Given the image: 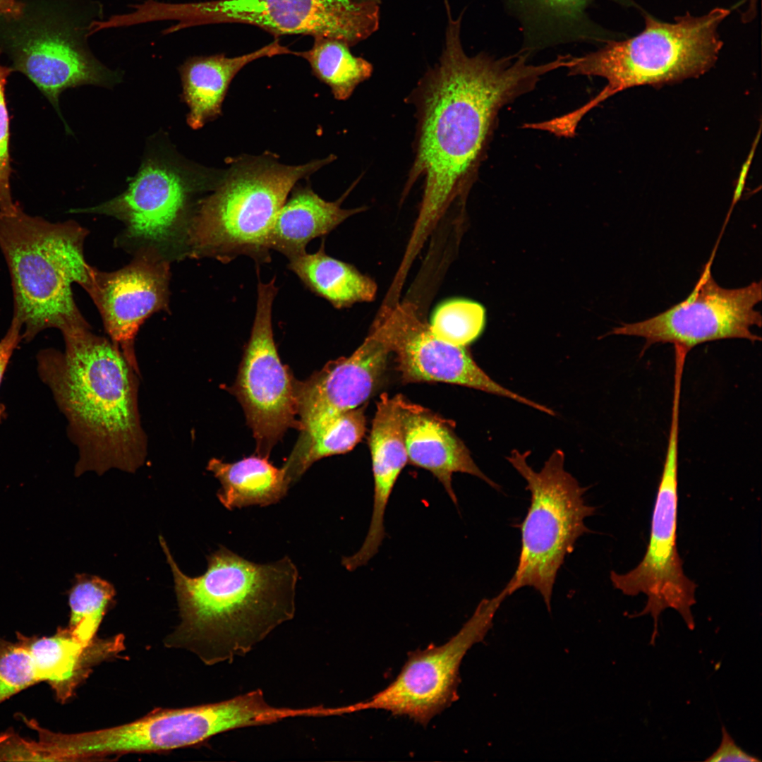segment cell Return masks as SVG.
I'll return each mask as SVG.
<instances>
[{
	"instance_id": "cell-18",
	"label": "cell",
	"mask_w": 762,
	"mask_h": 762,
	"mask_svg": "<svg viewBox=\"0 0 762 762\" xmlns=\"http://www.w3.org/2000/svg\"><path fill=\"white\" fill-rule=\"evenodd\" d=\"M391 352L382 330L373 325L351 356L329 361L303 381L296 380L299 430L361 406L378 385Z\"/></svg>"
},
{
	"instance_id": "cell-26",
	"label": "cell",
	"mask_w": 762,
	"mask_h": 762,
	"mask_svg": "<svg viewBox=\"0 0 762 762\" xmlns=\"http://www.w3.org/2000/svg\"><path fill=\"white\" fill-rule=\"evenodd\" d=\"M288 268L310 291L337 308L371 301L376 295L375 282L354 266L327 255L323 242L317 252L290 260Z\"/></svg>"
},
{
	"instance_id": "cell-25",
	"label": "cell",
	"mask_w": 762,
	"mask_h": 762,
	"mask_svg": "<svg viewBox=\"0 0 762 762\" xmlns=\"http://www.w3.org/2000/svg\"><path fill=\"white\" fill-rule=\"evenodd\" d=\"M207 469L220 482L222 487L217 495L229 510L277 503L286 496L291 484L283 467L274 466L268 457L258 454L233 463L213 458Z\"/></svg>"
},
{
	"instance_id": "cell-1",
	"label": "cell",
	"mask_w": 762,
	"mask_h": 762,
	"mask_svg": "<svg viewBox=\"0 0 762 762\" xmlns=\"http://www.w3.org/2000/svg\"><path fill=\"white\" fill-rule=\"evenodd\" d=\"M448 23L439 62L416 90V150L407 187L423 177L419 214L408 248L418 251L456 197L476 180L500 109L533 90L540 78L561 68L557 58L531 64L529 54L468 56L461 45V15L447 8Z\"/></svg>"
},
{
	"instance_id": "cell-28",
	"label": "cell",
	"mask_w": 762,
	"mask_h": 762,
	"mask_svg": "<svg viewBox=\"0 0 762 762\" xmlns=\"http://www.w3.org/2000/svg\"><path fill=\"white\" fill-rule=\"evenodd\" d=\"M314 38L309 50L293 52L292 54L308 62L313 74L329 87L335 99H347L360 83L371 76L372 64L353 55L350 46L344 41L323 37Z\"/></svg>"
},
{
	"instance_id": "cell-20",
	"label": "cell",
	"mask_w": 762,
	"mask_h": 762,
	"mask_svg": "<svg viewBox=\"0 0 762 762\" xmlns=\"http://www.w3.org/2000/svg\"><path fill=\"white\" fill-rule=\"evenodd\" d=\"M17 634L27 646L39 682L48 683L63 703L73 696L96 665L125 648L123 634L105 639L95 636L88 643L80 641L68 627H58L51 636Z\"/></svg>"
},
{
	"instance_id": "cell-35",
	"label": "cell",
	"mask_w": 762,
	"mask_h": 762,
	"mask_svg": "<svg viewBox=\"0 0 762 762\" xmlns=\"http://www.w3.org/2000/svg\"><path fill=\"white\" fill-rule=\"evenodd\" d=\"M23 8L22 1L0 0V17H17L21 14Z\"/></svg>"
},
{
	"instance_id": "cell-37",
	"label": "cell",
	"mask_w": 762,
	"mask_h": 762,
	"mask_svg": "<svg viewBox=\"0 0 762 762\" xmlns=\"http://www.w3.org/2000/svg\"><path fill=\"white\" fill-rule=\"evenodd\" d=\"M353 1H354L356 2H358V3L373 4H377V5H379L380 1H381V0H353Z\"/></svg>"
},
{
	"instance_id": "cell-17",
	"label": "cell",
	"mask_w": 762,
	"mask_h": 762,
	"mask_svg": "<svg viewBox=\"0 0 762 762\" xmlns=\"http://www.w3.org/2000/svg\"><path fill=\"white\" fill-rule=\"evenodd\" d=\"M147 248L128 265L113 272L92 267L85 290L98 308L106 331L128 363L139 372L134 351L144 321L168 305L169 265Z\"/></svg>"
},
{
	"instance_id": "cell-9",
	"label": "cell",
	"mask_w": 762,
	"mask_h": 762,
	"mask_svg": "<svg viewBox=\"0 0 762 762\" xmlns=\"http://www.w3.org/2000/svg\"><path fill=\"white\" fill-rule=\"evenodd\" d=\"M151 21L176 20L163 31L171 34L201 25L238 23L274 35L303 34L337 39L350 47L379 27V5L353 0H211L171 4L152 1Z\"/></svg>"
},
{
	"instance_id": "cell-14",
	"label": "cell",
	"mask_w": 762,
	"mask_h": 762,
	"mask_svg": "<svg viewBox=\"0 0 762 762\" xmlns=\"http://www.w3.org/2000/svg\"><path fill=\"white\" fill-rule=\"evenodd\" d=\"M277 290L275 278L266 283L259 279L250 336L236 380L229 389L243 407L257 454L268 458L289 428L300 429L296 380L282 363L274 340L272 314Z\"/></svg>"
},
{
	"instance_id": "cell-5",
	"label": "cell",
	"mask_w": 762,
	"mask_h": 762,
	"mask_svg": "<svg viewBox=\"0 0 762 762\" xmlns=\"http://www.w3.org/2000/svg\"><path fill=\"white\" fill-rule=\"evenodd\" d=\"M335 158L299 165L282 164L272 152L229 159L219 183L198 201L190 219L185 236L189 254L223 263L240 255L256 265L270 262V234L291 190Z\"/></svg>"
},
{
	"instance_id": "cell-23",
	"label": "cell",
	"mask_w": 762,
	"mask_h": 762,
	"mask_svg": "<svg viewBox=\"0 0 762 762\" xmlns=\"http://www.w3.org/2000/svg\"><path fill=\"white\" fill-rule=\"evenodd\" d=\"M293 51L277 40L241 56L224 54L193 56L179 67L183 95L189 108L187 123L194 130L222 114V104L236 75L247 64L263 57L292 54Z\"/></svg>"
},
{
	"instance_id": "cell-21",
	"label": "cell",
	"mask_w": 762,
	"mask_h": 762,
	"mask_svg": "<svg viewBox=\"0 0 762 762\" xmlns=\"http://www.w3.org/2000/svg\"><path fill=\"white\" fill-rule=\"evenodd\" d=\"M595 0H502L519 23L523 34L520 50L532 52L575 42L605 44L620 37L603 28L587 14ZM631 5V0H611Z\"/></svg>"
},
{
	"instance_id": "cell-16",
	"label": "cell",
	"mask_w": 762,
	"mask_h": 762,
	"mask_svg": "<svg viewBox=\"0 0 762 762\" xmlns=\"http://www.w3.org/2000/svg\"><path fill=\"white\" fill-rule=\"evenodd\" d=\"M384 333L396 355L404 383L440 382L461 385L514 400L550 414L548 406L533 401L493 380L465 347L437 339L412 305L384 309L374 322Z\"/></svg>"
},
{
	"instance_id": "cell-24",
	"label": "cell",
	"mask_w": 762,
	"mask_h": 762,
	"mask_svg": "<svg viewBox=\"0 0 762 762\" xmlns=\"http://www.w3.org/2000/svg\"><path fill=\"white\" fill-rule=\"evenodd\" d=\"M289 194L277 214L269 238L270 250L283 254L289 260L305 253L311 240L329 234L363 210L342 208L344 197L334 202L326 201L310 185L297 183Z\"/></svg>"
},
{
	"instance_id": "cell-30",
	"label": "cell",
	"mask_w": 762,
	"mask_h": 762,
	"mask_svg": "<svg viewBox=\"0 0 762 762\" xmlns=\"http://www.w3.org/2000/svg\"><path fill=\"white\" fill-rule=\"evenodd\" d=\"M485 320V310L480 303L455 298L445 301L436 308L429 326L437 339L453 346L464 347L481 334Z\"/></svg>"
},
{
	"instance_id": "cell-11",
	"label": "cell",
	"mask_w": 762,
	"mask_h": 762,
	"mask_svg": "<svg viewBox=\"0 0 762 762\" xmlns=\"http://www.w3.org/2000/svg\"><path fill=\"white\" fill-rule=\"evenodd\" d=\"M679 415L674 411L667 447L651 523L648 545L642 560L625 574L610 573L614 587L630 596L643 593V609L631 617L650 615L653 619L651 641L658 634L660 614L675 610L690 630L695 628L691 610L696 603V583L684 572L683 561L677 548L678 507V443Z\"/></svg>"
},
{
	"instance_id": "cell-32",
	"label": "cell",
	"mask_w": 762,
	"mask_h": 762,
	"mask_svg": "<svg viewBox=\"0 0 762 762\" xmlns=\"http://www.w3.org/2000/svg\"><path fill=\"white\" fill-rule=\"evenodd\" d=\"M1 53L0 49V55ZM13 72L11 67L0 64V211L8 214L16 212L20 206L14 202L11 193L10 116L6 95L8 78Z\"/></svg>"
},
{
	"instance_id": "cell-36",
	"label": "cell",
	"mask_w": 762,
	"mask_h": 762,
	"mask_svg": "<svg viewBox=\"0 0 762 762\" xmlns=\"http://www.w3.org/2000/svg\"><path fill=\"white\" fill-rule=\"evenodd\" d=\"M757 1L758 0H749L750 3L749 8L742 16L744 23H748L752 20L756 16Z\"/></svg>"
},
{
	"instance_id": "cell-6",
	"label": "cell",
	"mask_w": 762,
	"mask_h": 762,
	"mask_svg": "<svg viewBox=\"0 0 762 762\" xmlns=\"http://www.w3.org/2000/svg\"><path fill=\"white\" fill-rule=\"evenodd\" d=\"M730 11L715 8L701 16L689 12L674 23L644 13L645 27L626 40H611L598 50L571 56L570 75L599 76L607 85L592 100L564 114L567 126L575 129L593 108L613 95L640 85L661 86L698 77L717 61L723 42L718 28Z\"/></svg>"
},
{
	"instance_id": "cell-4",
	"label": "cell",
	"mask_w": 762,
	"mask_h": 762,
	"mask_svg": "<svg viewBox=\"0 0 762 762\" xmlns=\"http://www.w3.org/2000/svg\"><path fill=\"white\" fill-rule=\"evenodd\" d=\"M87 234L73 221L51 222L20 207L12 214L0 211V250L11 278L13 317L22 323L25 342L49 328L62 334L90 328L71 289L74 283L85 290L90 284L92 267L83 253Z\"/></svg>"
},
{
	"instance_id": "cell-8",
	"label": "cell",
	"mask_w": 762,
	"mask_h": 762,
	"mask_svg": "<svg viewBox=\"0 0 762 762\" xmlns=\"http://www.w3.org/2000/svg\"><path fill=\"white\" fill-rule=\"evenodd\" d=\"M530 452L513 450L508 461L526 480L531 493L527 514L520 524L521 547L516 571L500 592L504 597L522 587L537 590L550 610L558 570L577 539L589 531L584 519L595 508L585 502L587 488L564 468V454L555 450L535 471L527 463Z\"/></svg>"
},
{
	"instance_id": "cell-13",
	"label": "cell",
	"mask_w": 762,
	"mask_h": 762,
	"mask_svg": "<svg viewBox=\"0 0 762 762\" xmlns=\"http://www.w3.org/2000/svg\"><path fill=\"white\" fill-rule=\"evenodd\" d=\"M715 251L684 300L646 320L624 323L610 334L642 337L644 350L658 343H672L689 351L720 339L761 341L751 329L761 326V313L755 309L762 299L761 282L734 289L720 286L711 273Z\"/></svg>"
},
{
	"instance_id": "cell-22",
	"label": "cell",
	"mask_w": 762,
	"mask_h": 762,
	"mask_svg": "<svg viewBox=\"0 0 762 762\" xmlns=\"http://www.w3.org/2000/svg\"><path fill=\"white\" fill-rule=\"evenodd\" d=\"M402 418L408 461L430 471L454 504L457 503L452 487L455 473L472 475L500 489L476 464L463 442L440 419L406 401Z\"/></svg>"
},
{
	"instance_id": "cell-19",
	"label": "cell",
	"mask_w": 762,
	"mask_h": 762,
	"mask_svg": "<svg viewBox=\"0 0 762 762\" xmlns=\"http://www.w3.org/2000/svg\"><path fill=\"white\" fill-rule=\"evenodd\" d=\"M402 396L384 393L377 403L369 437L374 480L372 516L366 537L354 553L360 564H367L378 552L385 536V514L394 485L408 461L403 430Z\"/></svg>"
},
{
	"instance_id": "cell-33",
	"label": "cell",
	"mask_w": 762,
	"mask_h": 762,
	"mask_svg": "<svg viewBox=\"0 0 762 762\" xmlns=\"http://www.w3.org/2000/svg\"><path fill=\"white\" fill-rule=\"evenodd\" d=\"M22 323L16 318H12L11 325L0 340V386L8 365L14 351L18 348L22 339ZM7 417L4 404L0 403V423Z\"/></svg>"
},
{
	"instance_id": "cell-15",
	"label": "cell",
	"mask_w": 762,
	"mask_h": 762,
	"mask_svg": "<svg viewBox=\"0 0 762 762\" xmlns=\"http://www.w3.org/2000/svg\"><path fill=\"white\" fill-rule=\"evenodd\" d=\"M500 605L495 597L483 600L447 642L411 652L392 682L368 700L345 706L346 713L384 710L426 725L456 699L461 660L483 639Z\"/></svg>"
},
{
	"instance_id": "cell-2",
	"label": "cell",
	"mask_w": 762,
	"mask_h": 762,
	"mask_svg": "<svg viewBox=\"0 0 762 762\" xmlns=\"http://www.w3.org/2000/svg\"><path fill=\"white\" fill-rule=\"evenodd\" d=\"M159 543L173 573L181 622L164 640L169 648L195 654L208 665L243 656L295 615L296 566L285 556L250 562L221 546L207 557L206 572L183 574L162 536Z\"/></svg>"
},
{
	"instance_id": "cell-29",
	"label": "cell",
	"mask_w": 762,
	"mask_h": 762,
	"mask_svg": "<svg viewBox=\"0 0 762 762\" xmlns=\"http://www.w3.org/2000/svg\"><path fill=\"white\" fill-rule=\"evenodd\" d=\"M116 591L109 581L94 575L76 574L69 589L70 631L84 643H90L113 603Z\"/></svg>"
},
{
	"instance_id": "cell-3",
	"label": "cell",
	"mask_w": 762,
	"mask_h": 762,
	"mask_svg": "<svg viewBox=\"0 0 762 762\" xmlns=\"http://www.w3.org/2000/svg\"><path fill=\"white\" fill-rule=\"evenodd\" d=\"M62 334L64 352L42 349L36 359L40 378L78 447L75 475L102 474L111 468L135 472L147 455L138 405L139 372L114 343L90 328Z\"/></svg>"
},
{
	"instance_id": "cell-34",
	"label": "cell",
	"mask_w": 762,
	"mask_h": 762,
	"mask_svg": "<svg viewBox=\"0 0 762 762\" xmlns=\"http://www.w3.org/2000/svg\"><path fill=\"white\" fill-rule=\"evenodd\" d=\"M721 732L722 739L719 746L705 761H761L757 756L747 753L737 745L724 725H722Z\"/></svg>"
},
{
	"instance_id": "cell-27",
	"label": "cell",
	"mask_w": 762,
	"mask_h": 762,
	"mask_svg": "<svg viewBox=\"0 0 762 762\" xmlns=\"http://www.w3.org/2000/svg\"><path fill=\"white\" fill-rule=\"evenodd\" d=\"M366 420L361 406L339 413L301 430L292 452L282 466L291 483L320 459L349 452L361 442Z\"/></svg>"
},
{
	"instance_id": "cell-7",
	"label": "cell",
	"mask_w": 762,
	"mask_h": 762,
	"mask_svg": "<svg viewBox=\"0 0 762 762\" xmlns=\"http://www.w3.org/2000/svg\"><path fill=\"white\" fill-rule=\"evenodd\" d=\"M17 17H0V49L13 71L25 75L63 121L59 97L84 85L111 87L121 73L101 63L87 42L92 22L102 20V6L92 0H21Z\"/></svg>"
},
{
	"instance_id": "cell-10",
	"label": "cell",
	"mask_w": 762,
	"mask_h": 762,
	"mask_svg": "<svg viewBox=\"0 0 762 762\" xmlns=\"http://www.w3.org/2000/svg\"><path fill=\"white\" fill-rule=\"evenodd\" d=\"M224 170L205 168L181 158L167 147L146 155L126 190L83 212L122 221L129 238L152 244L184 238L202 193L213 190Z\"/></svg>"
},
{
	"instance_id": "cell-31",
	"label": "cell",
	"mask_w": 762,
	"mask_h": 762,
	"mask_svg": "<svg viewBox=\"0 0 762 762\" xmlns=\"http://www.w3.org/2000/svg\"><path fill=\"white\" fill-rule=\"evenodd\" d=\"M40 682L23 639L11 642L0 636V703Z\"/></svg>"
},
{
	"instance_id": "cell-12",
	"label": "cell",
	"mask_w": 762,
	"mask_h": 762,
	"mask_svg": "<svg viewBox=\"0 0 762 762\" xmlns=\"http://www.w3.org/2000/svg\"><path fill=\"white\" fill-rule=\"evenodd\" d=\"M243 721V708L234 698L187 708H157L112 727L59 733L56 749L63 761L169 751L203 743L214 735L240 728Z\"/></svg>"
}]
</instances>
